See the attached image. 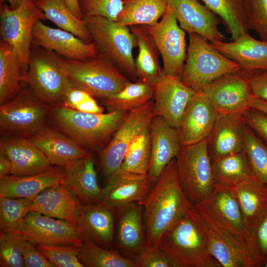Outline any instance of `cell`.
<instances>
[{
  "mask_svg": "<svg viewBox=\"0 0 267 267\" xmlns=\"http://www.w3.org/2000/svg\"><path fill=\"white\" fill-rule=\"evenodd\" d=\"M211 159L214 186L231 189L254 177L244 150Z\"/></svg>",
  "mask_w": 267,
  "mask_h": 267,
  "instance_id": "d6a6232c",
  "label": "cell"
},
{
  "mask_svg": "<svg viewBox=\"0 0 267 267\" xmlns=\"http://www.w3.org/2000/svg\"><path fill=\"white\" fill-rule=\"evenodd\" d=\"M35 245H73L79 246L83 236L77 225L64 220L30 211L13 231Z\"/></svg>",
  "mask_w": 267,
  "mask_h": 267,
  "instance_id": "5bb4252c",
  "label": "cell"
},
{
  "mask_svg": "<svg viewBox=\"0 0 267 267\" xmlns=\"http://www.w3.org/2000/svg\"><path fill=\"white\" fill-rule=\"evenodd\" d=\"M34 1H36L37 0H33Z\"/></svg>",
  "mask_w": 267,
  "mask_h": 267,
  "instance_id": "94428289",
  "label": "cell"
},
{
  "mask_svg": "<svg viewBox=\"0 0 267 267\" xmlns=\"http://www.w3.org/2000/svg\"><path fill=\"white\" fill-rule=\"evenodd\" d=\"M64 59L44 48L31 50L22 81L34 93L50 106L61 105L73 87L64 69Z\"/></svg>",
  "mask_w": 267,
  "mask_h": 267,
  "instance_id": "277c9868",
  "label": "cell"
},
{
  "mask_svg": "<svg viewBox=\"0 0 267 267\" xmlns=\"http://www.w3.org/2000/svg\"><path fill=\"white\" fill-rule=\"evenodd\" d=\"M84 18L102 16L116 21L123 6V0H78Z\"/></svg>",
  "mask_w": 267,
  "mask_h": 267,
  "instance_id": "7dc6e473",
  "label": "cell"
},
{
  "mask_svg": "<svg viewBox=\"0 0 267 267\" xmlns=\"http://www.w3.org/2000/svg\"><path fill=\"white\" fill-rule=\"evenodd\" d=\"M12 163L9 158L0 152V178L11 175Z\"/></svg>",
  "mask_w": 267,
  "mask_h": 267,
  "instance_id": "11a10c76",
  "label": "cell"
},
{
  "mask_svg": "<svg viewBox=\"0 0 267 267\" xmlns=\"http://www.w3.org/2000/svg\"><path fill=\"white\" fill-rule=\"evenodd\" d=\"M38 250L55 267H83L78 257L79 246L73 245L39 244Z\"/></svg>",
  "mask_w": 267,
  "mask_h": 267,
  "instance_id": "bcb514c9",
  "label": "cell"
},
{
  "mask_svg": "<svg viewBox=\"0 0 267 267\" xmlns=\"http://www.w3.org/2000/svg\"><path fill=\"white\" fill-rule=\"evenodd\" d=\"M37 6L47 19L84 42L91 43L85 19H79L70 10L64 0H37Z\"/></svg>",
  "mask_w": 267,
  "mask_h": 267,
  "instance_id": "8d00e7d4",
  "label": "cell"
},
{
  "mask_svg": "<svg viewBox=\"0 0 267 267\" xmlns=\"http://www.w3.org/2000/svg\"><path fill=\"white\" fill-rule=\"evenodd\" d=\"M22 254L25 267H55L49 260L38 250L36 245L26 240L23 245Z\"/></svg>",
  "mask_w": 267,
  "mask_h": 267,
  "instance_id": "f5cc1de1",
  "label": "cell"
},
{
  "mask_svg": "<svg viewBox=\"0 0 267 267\" xmlns=\"http://www.w3.org/2000/svg\"><path fill=\"white\" fill-rule=\"evenodd\" d=\"M44 19V13L33 0H22L13 9L6 4L1 6V41L10 44L16 52L23 75L27 70L31 53L34 26L36 21Z\"/></svg>",
  "mask_w": 267,
  "mask_h": 267,
  "instance_id": "30bf717a",
  "label": "cell"
},
{
  "mask_svg": "<svg viewBox=\"0 0 267 267\" xmlns=\"http://www.w3.org/2000/svg\"><path fill=\"white\" fill-rule=\"evenodd\" d=\"M22 0H7L9 4V7L12 9L17 7Z\"/></svg>",
  "mask_w": 267,
  "mask_h": 267,
  "instance_id": "680465c9",
  "label": "cell"
},
{
  "mask_svg": "<svg viewBox=\"0 0 267 267\" xmlns=\"http://www.w3.org/2000/svg\"><path fill=\"white\" fill-rule=\"evenodd\" d=\"M189 35V44L181 81L198 91L203 86L226 74L238 73L240 65L220 53L208 41L195 33Z\"/></svg>",
  "mask_w": 267,
  "mask_h": 267,
  "instance_id": "8992f818",
  "label": "cell"
},
{
  "mask_svg": "<svg viewBox=\"0 0 267 267\" xmlns=\"http://www.w3.org/2000/svg\"><path fill=\"white\" fill-rule=\"evenodd\" d=\"M176 159L181 189L186 199L195 206L206 199L214 188L206 139L182 146Z\"/></svg>",
  "mask_w": 267,
  "mask_h": 267,
  "instance_id": "ba28073f",
  "label": "cell"
},
{
  "mask_svg": "<svg viewBox=\"0 0 267 267\" xmlns=\"http://www.w3.org/2000/svg\"><path fill=\"white\" fill-rule=\"evenodd\" d=\"M63 66L73 87L102 99L119 92L130 82L99 52L85 60L64 59Z\"/></svg>",
  "mask_w": 267,
  "mask_h": 267,
  "instance_id": "5b68a950",
  "label": "cell"
},
{
  "mask_svg": "<svg viewBox=\"0 0 267 267\" xmlns=\"http://www.w3.org/2000/svg\"><path fill=\"white\" fill-rule=\"evenodd\" d=\"M78 257L84 267H136L134 260L126 258L113 250L102 247L84 237L79 246Z\"/></svg>",
  "mask_w": 267,
  "mask_h": 267,
  "instance_id": "f35d334b",
  "label": "cell"
},
{
  "mask_svg": "<svg viewBox=\"0 0 267 267\" xmlns=\"http://www.w3.org/2000/svg\"><path fill=\"white\" fill-rule=\"evenodd\" d=\"M218 114L207 97L201 91H197L177 129L181 146L194 144L206 139Z\"/></svg>",
  "mask_w": 267,
  "mask_h": 267,
  "instance_id": "44dd1931",
  "label": "cell"
},
{
  "mask_svg": "<svg viewBox=\"0 0 267 267\" xmlns=\"http://www.w3.org/2000/svg\"><path fill=\"white\" fill-rule=\"evenodd\" d=\"M64 170L51 167L39 173L0 178V195L10 198L34 199L44 189L63 183Z\"/></svg>",
  "mask_w": 267,
  "mask_h": 267,
  "instance_id": "83f0119b",
  "label": "cell"
},
{
  "mask_svg": "<svg viewBox=\"0 0 267 267\" xmlns=\"http://www.w3.org/2000/svg\"><path fill=\"white\" fill-rule=\"evenodd\" d=\"M205 222L209 228V253L222 267H260L243 242L229 232Z\"/></svg>",
  "mask_w": 267,
  "mask_h": 267,
  "instance_id": "4316f807",
  "label": "cell"
},
{
  "mask_svg": "<svg viewBox=\"0 0 267 267\" xmlns=\"http://www.w3.org/2000/svg\"><path fill=\"white\" fill-rule=\"evenodd\" d=\"M130 28L136 38L138 49L135 59L136 77L138 80L155 87L164 73L159 60L160 52L145 26Z\"/></svg>",
  "mask_w": 267,
  "mask_h": 267,
  "instance_id": "1f68e13d",
  "label": "cell"
},
{
  "mask_svg": "<svg viewBox=\"0 0 267 267\" xmlns=\"http://www.w3.org/2000/svg\"><path fill=\"white\" fill-rule=\"evenodd\" d=\"M129 113L116 110L89 113L56 105L50 106L48 114L56 129L80 145L91 150H101Z\"/></svg>",
  "mask_w": 267,
  "mask_h": 267,
  "instance_id": "3957f363",
  "label": "cell"
},
{
  "mask_svg": "<svg viewBox=\"0 0 267 267\" xmlns=\"http://www.w3.org/2000/svg\"><path fill=\"white\" fill-rule=\"evenodd\" d=\"M169 3L180 27L188 34H197L210 43L225 39L218 28L220 18L197 0H169Z\"/></svg>",
  "mask_w": 267,
  "mask_h": 267,
  "instance_id": "d6986e66",
  "label": "cell"
},
{
  "mask_svg": "<svg viewBox=\"0 0 267 267\" xmlns=\"http://www.w3.org/2000/svg\"><path fill=\"white\" fill-rule=\"evenodd\" d=\"M145 26L160 52L164 74L180 79L187 55L185 32L178 24L169 3L156 24Z\"/></svg>",
  "mask_w": 267,
  "mask_h": 267,
  "instance_id": "8fae6325",
  "label": "cell"
},
{
  "mask_svg": "<svg viewBox=\"0 0 267 267\" xmlns=\"http://www.w3.org/2000/svg\"><path fill=\"white\" fill-rule=\"evenodd\" d=\"M243 116L247 126L267 143V114L250 108L243 114Z\"/></svg>",
  "mask_w": 267,
  "mask_h": 267,
  "instance_id": "816d5d0a",
  "label": "cell"
},
{
  "mask_svg": "<svg viewBox=\"0 0 267 267\" xmlns=\"http://www.w3.org/2000/svg\"><path fill=\"white\" fill-rule=\"evenodd\" d=\"M245 246L259 267L267 260V210L248 228Z\"/></svg>",
  "mask_w": 267,
  "mask_h": 267,
  "instance_id": "ee69618b",
  "label": "cell"
},
{
  "mask_svg": "<svg viewBox=\"0 0 267 267\" xmlns=\"http://www.w3.org/2000/svg\"><path fill=\"white\" fill-rule=\"evenodd\" d=\"M223 21L226 31L234 40L248 32L246 0H202Z\"/></svg>",
  "mask_w": 267,
  "mask_h": 267,
  "instance_id": "74e56055",
  "label": "cell"
},
{
  "mask_svg": "<svg viewBox=\"0 0 267 267\" xmlns=\"http://www.w3.org/2000/svg\"><path fill=\"white\" fill-rule=\"evenodd\" d=\"M246 5L249 30L267 41V0H246Z\"/></svg>",
  "mask_w": 267,
  "mask_h": 267,
  "instance_id": "c3c4849f",
  "label": "cell"
},
{
  "mask_svg": "<svg viewBox=\"0 0 267 267\" xmlns=\"http://www.w3.org/2000/svg\"><path fill=\"white\" fill-rule=\"evenodd\" d=\"M117 241L119 248L137 256L146 248L143 210L133 202L118 211Z\"/></svg>",
  "mask_w": 267,
  "mask_h": 267,
  "instance_id": "4dcf8cb0",
  "label": "cell"
},
{
  "mask_svg": "<svg viewBox=\"0 0 267 267\" xmlns=\"http://www.w3.org/2000/svg\"><path fill=\"white\" fill-rule=\"evenodd\" d=\"M102 188L100 203L114 211H118L133 202L142 201L153 185L148 174H138L118 170L108 179Z\"/></svg>",
  "mask_w": 267,
  "mask_h": 267,
  "instance_id": "ac0fdd59",
  "label": "cell"
},
{
  "mask_svg": "<svg viewBox=\"0 0 267 267\" xmlns=\"http://www.w3.org/2000/svg\"><path fill=\"white\" fill-rule=\"evenodd\" d=\"M196 91L180 79L165 75L154 87L153 116L162 117L178 129L185 111Z\"/></svg>",
  "mask_w": 267,
  "mask_h": 267,
  "instance_id": "2e32d148",
  "label": "cell"
},
{
  "mask_svg": "<svg viewBox=\"0 0 267 267\" xmlns=\"http://www.w3.org/2000/svg\"><path fill=\"white\" fill-rule=\"evenodd\" d=\"M32 199L0 195V232H13L31 211Z\"/></svg>",
  "mask_w": 267,
  "mask_h": 267,
  "instance_id": "b9f144b4",
  "label": "cell"
},
{
  "mask_svg": "<svg viewBox=\"0 0 267 267\" xmlns=\"http://www.w3.org/2000/svg\"><path fill=\"white\" fill-rule=\"evenodd\" d=\"M0 152L11 161L12 175H33L52 167L46 156L29 138L9 136L1 138Z\"/></svg>",
  "mask_w": 267,
  "mask_h": 267,
  "instance_id": "cb8c5ba5",
  "label": "cell"
},
{
  "mask_svg": "<svg viewBox=\"0 0 267 267\" xmlns=\"http://www.w3.org/2000/svg\"><path fill=\"white\" fill-rule=\"evenodd\" d=\"M194 207L205 221L229 232L244 243L248 226L230 189L214 186L208 197Z\"/></svg>",
  "mask_w": 267,
  "mask_h": 267,
  "instance_id": "4fadbf2b",
  "label": "cell"
},
{
  "mask_svg": "<svg viewBox=\"0 0 267 267\" xmlns=\"http://www.w3.org/2000/svg\"><path fill=\"white\" fill-rule=\"evenodd\" d=\"M114 212L101 203L82 204L76 225L83 237L104 247L110 246L114 231Z\"/></svg>",
  "mask_w": 267,
  "mask_h": 267,
  "instance_id": "f1b7e54d",
  "label": "cell"
},
{
  "mask_svg": "<svg viewBox=\"0 0 267 267\" xmlns=\"http://www.w3.org/2000/svg\"><path fill=\"white\" fill-rule=\"evenodd\" d=\"M153 101L129 112L108 144L101 150L103 171L108 179L120 170L127 149L135 137L149 126L153 117Z\"/></svg>",
  "mask_w": 267,
  "mask_h": 267,
  "instance_id": "7c38bea8",
  "label": "cell"
},
{
  "mask_svg": "<svg viewBox=\"0 0 267 267\" xmlns=\"http://www.w3.org/2000/svg\"><path fill=\"white\" fill-rule=\"evenodd\" d=\"M50 106L30 88L22 90L0 107V131L2 135L29 138L44 126Z\"/></svg>",
  "mask_w": 267,
  "mask_h": 267,
  "instance_id": "9c48e42d",
  "label": "cell"
},
{
  "mask_svg": "<svg viewBox=\"0 0 267 267\" xmlns=\"http://www.w3.org/2000/svg\"><path fill=\"white\" fill-rule=\"evenodd\" d=\"M211 45L237 63L245 73L267 70V41L259 40L248 32L230 42L217 41Z\"/></svg>",
  "mask_w": 267,
  "mask_h": 267,
  "instance_id": "7402d4cb",
  "label": "cell"
},
{
  "mask_svg": "<svg viewBox=\"0 0 267 267\" xmlns=\"http://www.w3.org/2000/svg\"><path fill=\"white\" fill-rule=\"evenodd\" d=\"M44 153L51 165L63 168L90 153L59 131L44 126L29 137Z\"/></svg>",
  "mask_w": 267,
  "mask_h": 267,
  "instance_id": "484cf974",
  "label": "cell"
},
{
  "mask_svg": "<svg viewBox=\"0 0 267 267\" xmlns=\"http://www.w3.org/2000/svg\"><path fill=\"white\" fill-rule=\"evenodd\" d=\"M246 126L243 114H219L206 139L211 159L244 151Z\"/></svg>",
  "mask_w": 267,
  "mask_h": 267,
  "instance_id": "603a6c76",
  "label": "cell"
},
{
  "mask_svg": "<svg viewBox=\"0 0 267 267\" xmlns=\"http://www.w3.org/2000/svg\"><path fill=\"white\" fill-rule=\"evenodd\" d=\"M230 189L249 228L267 210V184L253 177Z\"/></svg>",
  "mask_w": 267,
  "mask_h": 267,
  "instance_id": "836d02e7",
  "label": "cell"
},
{
  "mask_svg": "<svg viewBox=\"0 0 267 267\" xmlns=\"http://www.w3.org/2000/svg\"><path fill=\"white\" fill-rule=\"evenodd\" d=\"M63 184L83 204L99 203L102 189L98 184L91 154L74 161L63 167Z\"/></svg>",
  "mask_w": 267,
  "mask_h": 267,
  "instance_id": "d4e9b609",
  "label": "cell"
},
{
  "mask_svg": "<svg viewBox=\"0 0 267 267\" xmlns=\"http://www.w3.org/2000/svg\"><path fill=\"white\" fill-rule=\"evenodd\" d=\"M149 126L135 137L128 147L120 169L121 171L147 174L151 156Z\"/></svg>",
  "mask_w": 267,
  "mask_h": 267,
  "instance_id": "60d3db41",
  "label": "cell"
},
{
  "mask_svg": "<svg viewBox=\"0 0 267 267\" xmlns=\"http://www.w3.org/2000/svg\"><path fill=\"white\" fill-rule=\"evenodd\" d=\"M154 93V87L138 80L135 83L130 82L121 91L102 100L109 111L130 112L151 100Z\"/></svg>",
  "mask_w": 267,
  "mask_h": 267,
  "instance_id": "ab89813d",
  "label": "cell"
},
{
  "mask_svg": "<svg viewBox=\"0 0 267 267\" xmlns=\"http://www.w3.org/2000/svg\"><path fill=\"white\" fill-rule=\"evenodd\" d=\"M264 267H267V261H266L264 265Z\"/></svg>",
  "mask_w": 267,
  "mask_h": 267,
  "instance_id": "91938a15",
  "label": "cell"
},
{
  "mask_svg": "<svg viewBox=\"0 0 267 267\" xmlns=\"http://www.w3.org/2000/svg\"><path fill=\"white\" fill-rule=\"evenodd\" d=\"M138 203L143 210L146 248L158 247L164 233L193 207L180 186L176 158L165 167L148 195Z\"/></svg>",
  "mask_w": 267,
  "mask_h": 267,
  "instance_id": "6da1fadb",
  "label": "cell"
},
{
  "mask_svg": "<svg viewBox=\"0 0 267 267\" xmlns=\"http://www.w3.org/2000/svg\"><path fill=\"white\" fill-rule=\"evenodd\" d=\"M80 201L63 184L47 188L32 199L31 211L76 225Z\"/></svg>",
  "mask_w": 267,
  "mask_h": 267,
  "instance_id": "f546056e",
  "label": "cell"
},
{
  "mask_svg": "<svg viewBox=\"0 0 267 267\" xmlns=\"http://www.w3.org/2000/svg\"><path fill=\"white\" fill-rule=\"evenodd\" d=\"M253 95L267 102V70L244 73Z\"/></svg>",
  "mask_w": 267,
  "mask_h": 267,
  "instance_id": "db71d44e",
  "label": "cell"
},
{
  "mask_svg": "<svg viewBox=\"0 0 267 267\" xmlns=\"http://www.w3.org/2000/svg\"><path fill=\"white\" fill-rule=\"evenodd\" d=\"M26 239L15 232L0 234V266L1 267H25L22 254L23 245Z\"/></svg>",
  "mask_w": 267,
  "mask_h": 267,
  "instance_id": "f6af8a7d",
  "label": "cell"
},
{
  "mask_svg": "<svg viewBox=\"0 0 267 267\" xmlns=\"http://www.w3.org/2000/svg\"><path fill=\"white\" fill-rule=\"evenodd\" d=\"M209 228L192 207L164 233L158 247L177 267H222L209 253Z\"/></svg>",
  "mask_w": 267,
  "mask_h": 267,
  "instance_id": "7a4b0ae2",
  "label": "cell"
},
{
  "mask_svg": "<svg viewBox=\"0 0 267 267\" xmlns=\"http://www.w3.org/2000/svg\"><path fill=\"white\" fill-rule=\"evenodd\" d=\"M134 261L136 267H177L159 247L146 248Z\"/></svg>",
  "mask_w": 267,
  "mask_h": 267,
  "instance_id": "f907efd6",
  "label": "cell"
},
{
  "mask_svg": "<svg viewBox=\"0 0 267 267\" xmlns=\"http://www.w3.org/2000/svg\"><path fill=\"white\" fill-rule=\"evenodd\" d=\"M32 37V43L36 45L54 51L67 59L85 60L98 53L92 42L86 43L67 31L49 27L41 20L35 23Z\"/></svg>",
  "mask_w": 267,
  "mask_h": 267,
  "instance_id": "e0dca14e",
  "label": "cell"
},
{
  "mask_svg": "<svg viewBox=\"0 0 267 267\" xmlns=\"http://www.w3.org/2000/svg\"><path fill=\"white\" fill-rule=\"evenodd\" d=\"M198 91L207 97L218 114H243L250 108L253 97L247 77L241 71L223 75Z\"/></svg>",
  "mask_w": 267,
  "mask_h": 267,
  "instance_id": "9a60e30c",
  "label": "cell"
},
{
  "mask_svg": "<svg viewBox=\"0 0 267 267\" xmlns=\"http://www.w3.org/2000/svg\"><path fill=\"white\" fill-rule=\"evenodd\" d=\"M169 0H123V8L116 21L128 27L152 26L161 18Z\"/></svg>",
  "mask_w": 267,
  "mask_h": 267,
  "instance_id": "e575fe53",
  "label": "cell"
},
{
  "mask_svg": "<svg viewBox=\"0 0 267 267\" xmlns=\"http://www.w3.org/2000/svg\"><path fill=\"white\" fill-rule=\"evenodd\" d=\"M72 13L79 19H84L81 12L78 0H64Z\"/></svg>",
  "mask_w": 267,
  "mask_h": 267,
  "instance_id": "9f6ffc18",
  "label": "cell"
},
{
  "mask_svg": "<svg viewBox=\"0 0 267 267\" xmlns=\"http://www.w3.org/2000/svg\"><path fill=\"white\" fill-rule=\"evenodd\" d=\"M250 108H255L267 114V102L254 96L251 100Z\"/></svg>",
  "mask_w": 267,
  "mask_h": 267,
  "instance_id": "6f0895ef",
  "label": "cell"
},
{
  "mask_svg": "<svg viewBox=\"0 0 267 267\" xmlns=\"http://www.w3.org/2000/svg\"><path fill=\"white\" fill-rule=\"evenodd\" d=\"M99 53L132 77H136L133 50L136 38L128 26L102 16L84 18Z\"/></svg>",
  "mask_w": 267,
  "mask_h": 267,
  "instance_id": "52a82bcc",
  "label": "cell"
},
{
  "mask_svg": "<svg viewBox=\"0 0 267 267\" xmlns=\"http://www.w3.org/2000/svg\"><path fill=\"white\" fill-rule=\"evenodd\" d=\"M244 150L253 176L267 184V146L247 125L244 134Z\"/></svg>",
  "mask_w": 267,
  "mask_h": 267,
  "instance_id": "7bdbcfd3",
  "label": "cell"
},
{
  "mask_svg": "<svg viewBox=\"0 0 267 267\" xmlns=\"http://www.w3.org/2000/svg\"><path fill=\"white\" fill-rule=\"evenodd\" d=\"M62 106L89 113H103L104 111V108L97 104L93 96L75 87H72L67 92Z\"/></svg>",
  "mask_w": 267,
  "mask_h": 267,
  "instance_id": "681fc988",
  "label": "cell"
},
{
  "mask_svg": "<svg viewBox=\"0 0 267 267\" xmlns=\"http://www.w3.org/2000/svg\"><path fill=\"white\" fill-rule=\"evenodd\" d=\"M23 72L18 56L8 44L0 42V105H3L21 90Z\"/></svg>",
  "mask_w": 267,
  "mask_h": 267,
  "instance_id": "d590c367",
  "label": "cell"
},
{
  "mask_svg": "<svg viewBox=\"0 0 267 267\" xmlns=\"http://www.w3.org/2000/svg\"><path fill=\"white\" fill-rule=\"evenodd\" d=\"M149 128L151 156L147 174L153 186L165 167L176 157L182 146L178 130L162 117L153 116Z\"/></svg>",
  "mask_w": 267,
  "mask_h": 267,
  "instance_id": "ffe728a7",
  "label": "cell"
}]
</instances>
